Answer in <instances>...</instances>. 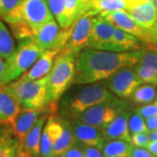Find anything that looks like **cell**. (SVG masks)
Here are the masks:
<instances>
[{"label": "cell", "instance_id": "1", "mask_svg": "<svg viewBox=\"0 0 157 157\" xmlns=\"http://www.w3.org/2000/svg\"><path fill=\"white\" fill-rule=\"evenodd\" d=\"M140 50L109 52L86 46L75 56L73 85L91 84L109 78L118 70L134 67L141 55Z\"/></svg>", "mask_w": 157, "mask_h": 157}, {"label": "cell", "instance_id": "2", "mask_svg": "<svg viewBox=\"0 0 157 157\" xmlns=\"http://www.w3.org/2000/svg\"><path fill=\"white\" fill-rule=\"evenodd\" d=\"M72 86L63 94L58 103V110L67 119L75 120L89 107L115 97L104 82Z\"/></svg>", "mask_w": 157, "mask_h": 157}, {"label": "cell", "instance_id": "3", "mask_svg": "<svg viewBox=\"0 0 157 157\" xmlns=\"http://www.w3.org/2000/svg\"><path fill=\"white\" fill-rule=\"evenodd\" d=\"M47 0H20L6 22L17 40L31 39L34 30L53 19Z\"/></svg>", "mask_w": 157, "mask_h": 157}, {"label": "cell", "instance_id": "4", "mask_svg": "<svg viewBox=\"0 0 157 157\" xmlns=\"http://www.w3.org/2000/svg\"><path fill=\"white\" fill-rule=\"evenodd\" d=\"M75 56L73 52L63 48L55 58L52 67L46 75V104L59 101L63 94L73 85Z\"/></svg>", "mask_w": 157, "mask_h": 157}, {"label": "cell", "instance_id": "5", "mask_svg": "<svg viewBox=\"0 0 157 157\" xmlns=\"http://www.w3.org/2000/svg\"><path fill=\"white\" fill-rule=\"evenodd\" d=\"M44 52L33 39H25L18 40L16 50L8 59H6V85L19 78L38 60Z\"/></svg>", "mask_w": 157, "mask_h": 157}, {"label": "cell", "instance_id": "6", "mask_svg": "<svg viewBox=\"0 0 157 157\" xmlns=\"http://www.w3.org/2000/svg\"><path fill=\"white\" fill-rule=\"evenodd\" d=\"M46 76L27 81L17 79L5 85V86L15 97L21 110L38 109L45 107L46 104Z\"/></svg>", "mask_w": 157, "mask_h": 157}, {"label": "cell", "instance_id": "7", "mask_svg": "<svg viewBox=\"0 0 157 157\" xmlns=\"http://www.w3.org/2000/svg\"><path fill=\"white\" fill-rule=\"evenodd\" d=\"M128 107V101L113 97L108 101L89 107L75 120L103 129L111 123L120 113Z\"/></svg>", "mask_w": 157, "mask_h": 157}, {"label": "cell", "instance_id": "8", "mask_svg": "<svg viewBox=\"0 0 157 157\" xmlns=\"http://www.w3.org/2000/svg\"><path fill=\"white\" fill-rule=\"evenodd\" d=\"M100 15L115 28L132 34L146 44L157 45V31L140 25L127 11H102Z\"/></svg>", "mask_w": 157, "mask_h": 157}, {"label": "cell", "instance_id": "9", "mask_svg": "<svg viewBox=\"0 0 157 157\" xmlns=\"http://www.w3.org/2000/svg\"><path fill=\"white\" fill-rule=\"evenodd\" d=\"M69 35L70 28H62L53 18L34 30L31 39L44 52L62 50L67 43Z\"/></svg>", "mask_w": 157, "mask_h": 157}, {"label": "cell", "instance_id": "10", "mask_svg": "<svg viewBox=\"0 0 157 157\" xmlns=\"http://www.w3.org/2000/svg\"><path fill=\"white\" fill-rule=\"evenodd\" d=\"M95 15L92 11L78 16L70 26V35L64 48L76 55L83 48L88 46Z\"/></svg>", "mask_w": 157, "mask_h": 157}, {"label": "cell", "instance_id": "11", "mask_svg": "<svg viewBox=\"0 0 157 157\" xmlns=\"http://www.w3.org/2000/svg\"><path fill=\"white\" fill-rule=\"evenodd\" d=\"M113 94L125 99L130 98L135 90L143 84L135 73L133 67H124L112 74L104 82Z\"/></svg>", "mask_w": 157, "mask_h": 157}, {"label": "cell", "instance_id": "12", "mask_svg": "<svg viewBox=\"0 0 157 157\" xmlns=\"http://www.w3.org/2000/svg\"><path fill=\"white\" fill-rule=\"evenodd\" d=\"M58 103L59 101L50 102L45 104V107L41 108L21 110L18 113V114L10 124L19 143H23L29 131L32 129L42 113L45 112H49L52 114L56 113L58 111Z\"/></svg>", "mask_w": 157, "mask_h": 157}, {"label": "cell", "instance_id": "13", "mask_svg": "<svg viewBox=\"0 0 157 157\" xmlns=\"http://www.w3.org/2000/svg\"><path fill=\"white\" fill-rule=\"evenodd\" d=\"M133 68L142 83L157 85V45H144L140 59Z\"/></svg>", "mask_w": 157, "mask_h": 157}, {"label": "cell", "instance_id": "14", "mask_svg": "<svg viewBox=\"0 0 157 157\" xmlns=\"http://www.w3.org/2000/svg\"><path fill=\"white\" fill-rule=\"evenodd\" d=\"M63 131L62 117L56 113L52 114L45 122L41 140H40V157H52V147Z\"/></svg>", "mask_w": 157, "mask_h": 157}, {"label": "cell", "instance_id": "15", "mask_svg": "<svg viewBox=\"0 0 157 157\" xmlns=\"http://www.w3.org/2000/svg\"><path fill=\"white\" fill-rule=\"evenodd\" d=\"M73 128L77 142L81 145L94 147L102 150L105 143L107 142L101 129L94 126L74 120Z\"/></svg>", "mask_w": 157, "mask_h": 157}, {"label": "cell", "instance_id": "16", "mask_svg": "<svg viewBox=\"0 0 157 157\" xmlns=\"http://www.w3.org/2000/svg\"><path fill=\"white\" fill-rule=\"evenodd\" d=\"M131 113L129 107L124 109L107 127L101 129L106 140H123L131 142V135L128 129V120Z\"/></svg>", "mask_w": 157, "mask_h": 157}, {"label": "cell", "instance_id": "17", "mask_svg": "<svg viewBox=\"0 0 157 157\" xmlns=\"http://www.w3.org/2000/svg\"><path fill=\"white\" fill-rule=\"evenodd\" d=\"M61 50L45 51L34 65L18 78L21 81L35 80L46 76L52 67L54 59Z\"/></svg>", "mask_w": 157, "mask_h": 157}, {"label": "cell", "instance_id": "18", "mask_svg": "<svg viewBox=\"0 0 157 157\" xmlns=\"http://www.w3.org/2000/svg\"><path fill=\"white\" fill-rule=\"evenodd\" d=\"M128 12L140 25L157 31V9L149 2H141L132 6Z\"/></svg>", "mask_w": 157, "mask_h": 157}, {"label": "cell", "instance_id": "19", "mask_svg": "<svg viewBox=\"0 0 157 157\" xmlns=\"http://www.w3.org/2000/svg\"><path fill=\"white\" fill-rule=\"evenodd\" d=\"M21 111V107L15 97L6 89L0 86V125L11 123Z\"/></svg>", "mask_w": 157, "mask_h": 157}, {"label": "cell", "instance_id": "20", "mask_svg": "<svg viewBox=\"0 0 157 157\" xmlns=\"http://www.w3.org/2000/svg\"><path fill=\"white\" fill-rule=\"evenodd\" d=\"M50 115H52V113L49 112L42 113L23 141L25 147L28 150L33 157H40V140L42 132L46 120Z\"/></svg>", "mask_w": 157, "mask_h": 157}, {"label": "cell", "instance_id": "21", "mask_svg": "<svg viewBox=\"0 0 157 157\" xmlns=\"http://www.w3.org/2000/svg\"><path fill=\"white\" fill-rule=\"evenodd\" d=\"M114 28L115 27L104 17L97 15L94 20L93 31L88 46L94 48L101 44L112 42Z\"/></svg>", "mask_w": 157, "mask_h": 157}, {"label": "cell", "instance_id": "22", "mask_svg": "<svg viewBox=\"0 0 157 157\" xmlns=\"http://www.w3.org/2000/svg\"><path fill=\"white\" fill-rule=\"evenodd\" d=\"M63 121V131L61 135L54 142L52 147V157H59L65 152L71 148L75 144H77V140L75 138L73 132V124L67 118H62Z\"/></svg>", "mask_w": 157, "mask_h": 157}, {"label": "cell", "instance_id": "23", "mask_svg": "<svg viewBox=\"0 0 157 157\" xmlns=\"http://www.w3.org/2000/svg\"><path fill=\"white\" fill-rule=\"evenodd\" d=\"M19 141L11 124L0 125V157H16Z\"/></svg>", "mask_w": 157, "mask_h": 157}, {"label": "cell", "instance_id": "24", "mask_svg": "<svg viewBox=\"0 0 157 157\" xmlns=\"http://www.w3.org/2000/svg\"><path fill=\"white\" fill-rule=\"evenodd\" d=\"M134 145L123 140H107L102 148L104 157H130Z\"/></svg>", "mask_w": 157, "mask_h": 157}, {"label": "cell", "instance_id": "25", "mask_svg": "<svg viewBox=\"0 0 157 157\" xmlns=\"http://www.w3.org/2000/svg\"><path fill=\"white\" fill-rule=\"evenodd\" d=\"M113 40L120 45L123 52L140 50L145 45L144 44H146L134 35L118 28H114Z\"/></svg>", "mask_w": 157, "mask_h": 157}, {"label": "cell", "instance_id": "26", "mask_svg": "<svg viewBox=\"0 0 157 157\" xmlns=\"http://www.w3.org/2000/svg\"><path fill=\"white\" fill-rule=\"evenodd\" d=\"M16 50L13 35L6 25L0 20V57L8 59Z\"/></svg>", "mask_w": 157, "mask_h": 157}, {"label": "cell", "instance_id": "27", "mask_svg": "<svg viewBox=\"0 0 157 157\" xmlns=\"http://www.w3.org/2000/svg\"><path fill=\"white\" fill-rule=\"evenodd\" d=\"M129 4L127 0H93L92 10L95 15L102 11H128Z\"/></svg>", "mask_w": 157, "mask_h": 157}, {"label": "cell", "instance_id": "28", "mask_svg": "<svg viewBox=\"0 0 157 157\" xmlns=\"http://www.w3.org/2000/svg\"><path fill=\"white\" fill-rule=\"evenodd\" d=\"M156 93L155 85L143 83L135 90L130 98L131 101L135 104H148L155 101Z\"/></svg>", "mask_w": 157, "mask_h": 157}, {"label": "cell", "instance_id": "29", "mask_svg": "<svg viewBox=\"0 0 157 157\" xmlns=\"http://www.w3.org/2000/svg\"><path fill=\"white\" fill-rule=\"evenodd\" d=\"M47 4L53 17H55L59 26L64 29H68L66 18V7L65 0H47Z\"/></svg>", "mask_w": 157, "mask_h": 157}, {"label": "cell", "instance_id": "30", "mask_svg": "<svg viewBox=\"0 0 157 157\" xmlns=\"http://www.w3.org/2000/svg\"><path fill=\"white\" fill-rule=\"evenodd\" d=\"M66 18L68 27L72 25L74 20L80 16V3L79 0H65Z\"/></svg>", "mask_w": 157, "mask_h": 157}, {"label": "cell", "instance_id": "31", "mask_svg": "<svg viewBox=\"0 0 157 157\" xmlns=\"http://www.w3.org/2000/svg\"><path fill=\"white\" fill-rule=\"evenodd\" d=\"M128 129L130 135L140 132H149L146 125L145 119L137 113H131L128 120Z\"/></svg>", "mask_w": 157, "mask_h": 157}, {"label": "cell", "instance_id": "32", "mask_svg": "<svg viewBox=\"0 0 157 157\" xmlns=\"http://www.w3.org/2000/svg\"><path fill=\"white\" fill-rule=\"evenodd\" d=\"M19 2L20 0H0V18L6 21Z\"/></svg>", "mask_w": 157, "mask_h": 157}, {"label": "cell", "instance_id": "33", "mask_svg": "<svg viewBox=\"0 0 157 157\" xmlns=\"http://www.w3.org/2000/svg\"><path fill=\"white\" fill-rule=\"evenodd\" d=\"M135 112L138 114L141 115L144 119L153 117L157 115V104H148V105H143L141 107H137L135 109Z\"/></svg>", "mask_w": 157, "mask_h": 157}, {"label": "cell", "instance_id": "34", "mask_svg": "<svg viewBox=\"0 0 157 157\" xmlns=\"http://www.w3.org/2000/svg\"><path fill=\"white\" fill-rule=\"evenodd\" d=\"M149 132H140L131 135V143L135 147H145L149 142Z\"/></svg>", "mask_w": 157, "mask_h": 157}, {"label": "cell", "instance_id": "35", "mask_svg": "<svg viewBox=\"0 0 157 157\" xmlns=\"http://www.w3.org/2000/svg\"><path fill=\"white\" fill-rule=\"evenodd\" d=\"M59 157H85V152L81 144H75Z\"/></svg>", "mask_w": 157, "mask_h": 157}, {"label": "cell", "instance_id": "36", "mask_svg": "<svg viewBox=\"0 0 157 157\" xmlns=\"http://www.w3.org/2000/svg\"><path fill=\"white\" fill-rule=\"evenodd\" d=\"M130 157H156L146 147L134 146Z\"/></svg>", "mask_w": 157, "mask_h": 157}, {"label": "cell", "instance_id": "37", "mask_svg": "<svg viewBox=\"0 0 157 157\" xmlns=\"http://www.w3.org/2000/svg\"><path fill=\"white\" fill-rule=\"evenodd\" d=\"M83 146L85 152V157H104V155L101 149L94 147Z\"/></svg>", "mask_w": 157, "mask_h": 157}, {"label": "cell", "instance_id": "38", "mask_svg": "<svg viewBox=\"0 0 157 157\" xmlns=\"http://www.w3.org/2000/svg\"><path fill=\"white\" fill-rule=\"evenodd\" d=\"M6 77V62L0 57V86H5Z\"/></svg>", "mask_w": 157, "mask_h": 157}, {"label": "cell", "instance_id": "39", "mask_svg": "<svg viewBox=\"0 0 157 157\" xmlns=\"http://www.w3.org/2000/svg\"><path fill=\"white\" fill-rule=\"evenodd\" d=\"M16 157H33V155L29 153V151L25 147L23 143H19L17 147Z\"/></svg>", "mask_w": 157, "mask_h": 157}, {"label": "cell", "instance_id": "40", "mask_svg": "<svg viewBox=\"0 0 157 157\" xmlns=\"http://www.w3.org/2000/svg\"><path fill=\"white\" fill-rule=\"evenodd\" d=\"M145 121H146L147 128L149 131L157 129V115L153 116V117L147 118L145 119Z\"/></svg>", "mask_w": 157, "mask_h": 157}, {"label": "cell", "instance_id": "41", "mask_svg": "<svg viewBox=\"0 0 157 157\" xmlns=\"http://www.w3.org/2000/svg\"><path fill=\"white\" fill-rule=\"evenodd\" d=\"M146 147L147 150L151 152L154 155L157 156V140H153V141H149L146 145Z\"/></svg>", "mask_w": 157, "mask_h": 157}, {"label": "cell", "instance_id": "42", "mask_svg": "<svg viewBox=\"0 0 157 157\" xmlns=\"http://www.w3.org/2000/svg\"><path fill=\"white\" fill-rule=\"evenodd\" d=\"M148 135H149V141L156 140H157V129L149 131Z\"/></svg>", "mask_w": 157, "mask_h": 157}, {"label": "cell", "instance_id": "43", "mask_svg": "<svg viewBox=\"0 0 157 157\" xmlns=\"http://www.w3.org/2000/svg\"><path fill=\"white\" fill-rule=\"evenodd\" d=\"M146 2H149L157 9V0H146Z\"/></svg>", "mask_w": 157, "mask_h": 157}, {"label": "cell", "instance_id": "44", "mask_svg": "<svg viewBox=\"0 0 157 157\" xmlns=\"http://www.w3.org/2000/svg\"><path fill=\"white\" fill-rule=\"evenodd\" d=\"M155 103L157 104V93H156V96H155Z\"/></svg>", "mask_w": 157, "mask_h": 157}, {"label": "cell", "instance_id": "45", "mask_svg": "<svg viewBox=\"0 0 157 157\" xmlns=\"http://www.w3.org/2000/svg\"><path fill=\"white\" fill-rule=\"evenodd\" d=\"M156 157H157V156H156Z\"/></svg>", "mask_w": 157, "mask_h": 157}]
</instances>
